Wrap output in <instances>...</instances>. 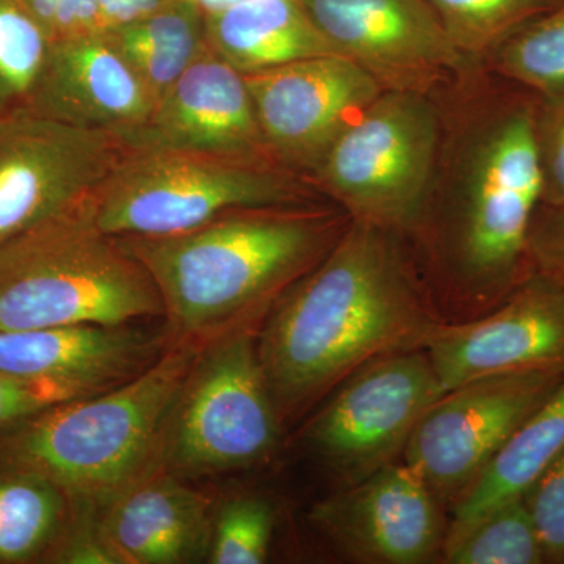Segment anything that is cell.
I'll return each instance as SVG.
<instances>
[{"instance_id": "6da1fadb", "label": "cell", "mask_w": 564, "mask_h": 564, "mask_svg": "<svg viewBox=\"0 0 564 564\" xmlns=\"http://www.w3.org/2000/svg\"><path fill=\"white\" fill-rule=\"evenodd\" d=\"M433 328L389 231L352 220L262 329L259 359L278 414L307 406L375 359L425 345Z\"/></svg>"}, {"instance_id": "7a4b0ae2", "label": "cell", "mask_w": 564, "mask_h": 564, "mask_svg": "<svg viewBox=\"0 0 564 564\" xmlns=\"http://www.w3.org/2000/svg\"><path fill=\"white\" fill-rule=\"evenodd\" d=\"M337 220L307 204L221 215L166 237H117L150 274L180 340L236 332L314 269L339 239Z\"/></svg>"}, {"instance_id": "3957f363", "label": "cell", "mask_w": 564, "mask_h": 564, "mask_svg": "<svg viewBox=\"0 0 564 564\" xmlns=\"http://www.w3.org/2000/svg\"><path fill=\"white\" fill-rule=\"evenodd\" d=\"M199 351L198 343L180 340L131 380L33 415L3 443V459L82 502L110 503L162 455L170 414Z\"/></svg>"}, {"instance_id": "277c9868", "label": "cell", "mask_w": 564, "mask_h": 564, "mask_svg": "<svg viewBox=\"0 0 564 564\" xmlns=\"http://www.w3.org/2000/svg\"><path fill=\"white\" fill-rule=\"evenodd\" d=\"M161 315L150 274L99 229L91 202L0 245V332Z\"/></svg>"}, {"instance_id": "5b68a950", "label": "cell", "mask_w": 564, "mask_h": 564, "mask_svg": "<svg viewBox=\"0 0 564 564\" xmlns=\"http://www.w3.org/2000/svg\"><path fill=\"white\" fill-rule=\"evenodd\" d=\"M534 111L536 95L508 82L466 159L448 254L463 291L475 299L503 302L532 276L527 240L543 199Z\"/></svg>"}, {"instance_id": "8992f818", "label": "cell", "mask_w": 564, "mask_h": 564, "mask_svg": "<svg viewBox=\"0 0 564 564\" xmlns=\"http://www.w3.org/2000/svg\"><path fill=\"white\" fill-rule=\"evenodd\" d=\"M311 199L302 174L272 159L187 151H124L91 202L101 231L166 237L221 215Z\"/></svg>"}, {"instance_id": "52a82bcc", "label": "cell", "mask_w": 564, "mask_h": 564, "mask_svg": "<svg viewBox=\"0 0 564 564\" xmlns=\"http://www.w3.org/2000/svg\"><path fill=\"white\" fill-rule=\"evenodd\" d=\"M440 150V118L425 93L386 90L348 126L314 184L358 221L410 228L425 209Z\"/></svg>"}, {"instance_id": "ba28073f", "label": "cell", "mask_w": 564, "mask_h": 564, "mask_svg": "<svg viewBox=\"0 0 564 564\" xmlns=\"http://www.w3.org/2000/svg\"><path fill=\"white\" fill-rule=\"evenodd\" d=\"M278 422L258 343L236 329L199 351L170 414L161 458L180 474L248 467L272 451Z\"/></svg>"}, {"instance_id": "9c48e42d", "label": "cell", "mask_w": 564, "mask_h": 564, "mask_svg": "<svg viewBox=\"0 0 564 564\" xmlns=\"http://www.w3.org/2000/svg\"><path fill=\"white\" fill-rule=\"evenodd\" d=\"M122 152L115 133L35 110L0 118V245L93 202Z\"/></svg>"}, {"instance_id": "30bf717a", "label": "cell", "mask_w": 564, "mask_h": 564, "mask_svg": "<svg viewBox=\"0 0 564 564\" xmlns=\"http://www.w3.org/2000/svg\"><path fill=\"white\" fill-rule=\"evenodd\" d=\"M563 380L564 364H556L492 375L444 392L414 426L404 463L434 496H463Z\"/></svg>"}, {"instance_id": "8fae6325", "label": "cell", "mask_w": 564, "mask_h": 564, "mask_svg": "<svg viewBox=\"0 0 564 564\" xmlns=\"http://www.w3.org/2000/svg\"><path fill=\"white\" fill-rule=\"evenodd\" d=\"M444 392L426 352H392L337 386L307 425V443L356 484L391 463Z\"/></svg>"}, {"instance_id": "7c38bea8", "label": "cell", "mask_w": 564, "mask_h": 564, "mask_svg": "<svg viewBox=\"0 0 564 564\" xmlns=\"http://www.w3.org/2000/svg\"><path fill=\"white\" fill-rule=\"evenodd\" d=\"M274 161L310 177L334 140L386 91L345 55H322L243 74Z\"/></svg>"}, {"instance_id": "4fadbf2b", "label": "cell", "mask_w": 564, "mask_h": 564, "mask_svg": "<svg viewBox=\"0 0 564 564\" xmlns=\"http://www.w3.org/2000/svg\"><path fill=\"white\" fill-rule=\"evenodd\" d=\"M325 39L383 84L425 93L466 66L426 0H299Z\"/></svg>"}, {"instance_id": "5bb4252c", "label": "cell", "mask_w": 564, "mask_h": 564, "mask_svg": "<svg viewBox=\"0 0 564 564\" xmlns=\"http://www.w3.org/2000/svg\"><path fill=\"white\" fill-rule=\"evenodd\" d=\"M425 348L445 392L492 375L564 364V288L532 274L486 317L434 325Z\"/></svg>"}, {"instance_id": "9a60e30c", "label": "cell", "mask_w": 564, "mask_h": 564, "mask_svg": "<svg viewBox=\"0 0 564 564\" xmlns=\"http://www.w3.org/2000/svg\"><path fill=\"white\" fill-rule=\"evenodd\" d=\"M117 139L124 151L210 152L274 161L243 74L210 47L155 101L139 128Z\"/></svg>"}, {"instance_id": "2e32d148", "label": "cell", "mask_w": 564, "mask_h": 564, "mask_svg": "<svg viewBox=\"0 0 564 564\" xmlns=\"http://www.w3.org/2000/svg\"><path fill=\"white\" fill-rule=\"evenodd\" d=\"M314 521L347 554L417 564L436 554L441 522L432 489L406 463H389L318 503Z\"/></svg>"}, {"instance_id": "e0dca14e", "label": "cell", "mask_w": 564, "mask_h": 564, "mask_svg": "<svg viewBox=\"0 0 564 564\" xmlns=\"http://www.w3.org/2000/svg\"><path fill=\"white\" fill-rule=\"evenodd\" d=\"M154 98L106 32L54 41L29 109L121 135L139 128Z\"/></svg>"}, {"instance_id": "ac0fdd59", "label": "cell", "mask_w": 564, "mask_h": 564, "mask_svg": "<svg viewBox=\"0 0 564 564\" xmlns=\"http://www.w3.org/2000/svg\"><path fill=\"white\" fill-rule=\"evenodd\" d=\"M161 336L129 325H69L0 332V372L98 393L131 380L162 356Z\"/></svg>"}, {"instance_id": "d6986e66", "label": "cell", "mask_w": 564, "mask_h": 564, "mask_svg": "<svg viewBox=\"0 0 564 564\" xmlns=\"http://www.w3.org/2000/svg\"><path fill=\"white\" fill-rule=\"evenodd\" d=\"M210 511L203 492L150 473L111 500L101 533L120 563H187L210 549Z\"/></svg>"}, {"instance_id": "ffe728a7", "label": "cell", "mask_w": 564, "mask_h": 564, "mask_svg": "<svg viewBox=\"0 0 564 564\" xmlns=\"http://www.w3.org/2000/svg\"><path fill=\"white\" fill-rule=\"evenodd\" d=\"M207 43L242 74L343 55L318 31L299 0H247L206 17Z\"/></svg>"}, {"instance_id": "44dd1931", "label": "cell", "mask_w": 564, "mask_h": 564, "mask_svg": "<svg viewBox=\"0 0 564 564\" xmlns=\"http://www.w3.org/2000/svg\"><path fill=\"white\" fill-rule=\"evenodd\" d=\"M564 451V380L489 462L455 505L451 532L473 524L497 505L524 496Z\"/></svg>"}, {"instance_id": "7402d4cb", "label": "cell", "mask_w": 564, "mask_h": 564, "mask_svg": "<svg viewBox=\"0 0 564 564\" xmlns=\"http://www.w3.org/2000/svg\"><path fill=\"white\" fill-rule=\"evenodd\" d=\"M106 33L154 101L209 47L206 14L191 0H170L147 17Z\"/></svg>"}, {"instance_id": "603a6c76", "label": "cell", "mask_w": 564, "mask_h": 564, "mask_svg": "<svg viewBox=\"0 0 564 564\" xmlns=\"http://www.w3.org/2000/svg\"><path fill=\"white\" fill-rule=\"evenodd\" d=\"M63 491L28 470L0 477V562L20 563L39 555L61 527Z\"/></svg>"}, {"instance_id": "cb8c5ba5", "label": "cell", "mask_w": 564, "mask_h": 564, "mask_svg": "<svg viewBox=\"0 0 564 564\" xmlns=\"http://www.w3.org/2000/svg\"><path fill=\"white\" fill-rule=\"evenodd\" d=\"M488 57L503 80L543 98L564 96V0L516 29Z\"/></svg>"}, {"instance_id": "d4e9b609", "label": "cell", "mask_w": 564, "mask_h": 564, "mask_svg": "<svg viewBox=\"0 0 564 564\" xmlns=\"http://www.w3.org/2000/svg\"><path fill=\"white\" fill-rule=\"evenodd\" d=\"M445 558L452 564L545 563L525 496L497 505L473 524L448 532Z\"/></svg>"}, {"instance_id": "484cf974", "label": "cell", "mask_w": 564, "mask_h": 564, "mask_svg": "<svg viewBox=\"0 0 564 564\" xmlns=\"http://www.w3.org/2000/svg\"><path fill=\"white\" fill-rule=\"evenodd\" d=\"M51 46L22 0H0V118L31 107Z\"/></svg>"}, {"instance_id": "4316f807", "label": "cell", "mask_w": 564, "mask_h": 564, "mask_svg": "<svg viewBox=\"0 0 564 564\" xmlns=\"http://www.w3.org/2000/svg\"><path fill=\"white\" fill-rule=\"evenodd\" d=\"M456 50L489 52L516 29L551 9V0H426Z\"/></svg>"}, {"instance_id": "83f0119b", "label": "cell", "mask_w": 564, "mask_h": 564, "mask_svg": "<svg viewBox=\"0 0 564 564\" xmlns=\"http://www.w3.org/2000/svg\"><path fill=\"white\" fill-rule=\"evenodd\" d=\"M272 533V507L258 497H236L223 505L212 525L210 562L261 564L269 556Z\"/></svg>"}, {"instance_id": "f1b7e54d", "label": "cell", "mask_w": 564, "mask_h": 564, "mask_svg": "<svg viewBox=\"0 0 564 564\" xmlns=\"http://www.w3.org/2000/svg\"><path fill=\"white\" fill-rule=\"evenodd\" d=\"M524 496L545 563H564V451Z\"/></svg>"}, {"instance_id": "f546056e", "label": "cell", "mask_w": 564, "mask_h": 564, "mask_svg": "<svg viewBox=\"0 0 564 564\" xmlns=\"http://www.w3.org/2000/svg\"><path fill=\"white\" fill-rule=\"evenodd\" d=\"M534 135L545 204H564V96H536Z\"/></svg>"}, {"instance_id": "4dcf8cb0", "label": "cell", "mask_w": 564, "mask_h": 564, "mask_svg": "<svg viewBox=\"0 0 564 564\" xmlns=\"http://www.w3.org/2000/svg\"><path fill=\"white\" fill-rule=\"evenodd\" d=\"M87 395L93 393L76 386L0 372V429Z\"/></svg>"}, {"instance_id": "1f68e13d", "label": "cell", "mask_w": 564, "mask_h": 564, "mask_svg": "<svg viewBox=\"0 0 564 564\" xmlns=\"http://www.w3.org/2000/svg\"><path fill=\"white\" fill-rule=\"evenodd\" d=\"M532 274L564 288V204L541 203L527 240Z\"/></svg>"}, {"instance_id": "d6a6232c", "label": "cell", "mask_w": 564, "mask_h": 564, "mask_svg": "<svg viewBox=\"0 0 564 564\" xmlns=\"http://www.w3.org/2000/svg\"><path fill=\"white\" fill-rule=\"evenodd\" d=\"M54 41L104 32L98 0H22Z\"/></svg>"}, {"instance_id": "836d02e7", "label": "cell", "mask_w": 564, "mask_h": 564, "mask_svg": "<svg viewBox=\"0 0 564 564\" xmlns=\"http://www.w3.org/2000/svg\"><path fill=\"white\" fill-rule=\"evenodd\" d=\"M58 562L74 564L120 563L110 545L104 540L101 529L98 530V533H82L79 538H73L58 554Z\"/></svg>"}, {"instance_id": "e575fe53", "label": "cell", "mask_w": 564, "mask_h": 564, "mask_svg": "<svg viewBox=\"0 0 564 564\" xmlns=\"http://www.w3.org/2000/svg\"><path fill=\"white\" fill-rule=\"evenodd\" d=\"M170 0H98L104 32L147 17Z\"/></svg>"}, {"instance_id": "d590c367", "label": "cell", "mask_w": 564, "mask_h": 564, "mask_svg": "<svg viewBox=\"0 0 564 564\" xmlns=\"http://www.w3.org/2000/svg\"><path fill=\"white\" fill-rule=\"evenodd\" d=\"M191 2L199 7L207 17V14L220 13L223 10L231 9L237 3L247 2V0H191Z\"/></svg>"}, {"instance_id": "8d00e7d4", "label": "cell", "mask_w": 564, "mask_h": 564, "mask_svg": "<svg viewBox=\"0 0 564 564\" xmlns=\"http://www.w3.org/2000/svg\"><path fill=\"white\" fill-rule=\"evenodd\" d=\"M558 2H560V0H551V6L554 7L555 3H558Z\"/></svg>"}]
</instances>
